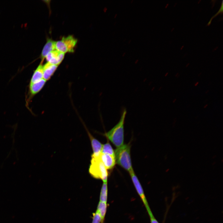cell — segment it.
<instances>
[{
  "label": "cell",
  "instance_id": "9a60e30c",
  "mask_svg": "<svg viewBox=\"0 0 223 223\" xmlns=\"http://www.w3.org/2000/svg\"><path fill=\"white\" fill-rule=\"evenodd\" d=\"M101 153L109 154L115 157L114 151L108 142L103 144Z\"/></svg>",
  "mask_w": 223,
  "mask_h": 223
},
{
  "label": "cell",
  "instance_id": "d6986e66",
  "mask_svg": "<svg viewBox=\"0 0 223 223\" xmlns=\"http://www.w3.org/2000/svg\"><path fill=\"white\" fill-rule=\"evenodd\" d=\"M199 84V82H197L195 84V86H196Z\"/></svg>",
  "mask_w": 223,
  "mask_h": 223
},
{
  "label": "cell",
  "instance_id": "8fae6325",
  "mask_svg": "<svg viewBox=\"0 0 223 223\" xmlns=\"http://www.w3.org/2000/svg\"><path fill=\"white\" fill-rule=\"evenodd\" d=\"M46 81L42 79L40 81L34 83H30V91L32 95H35L39 92L44 86Z\"/></svg>",
  "mask_w": 223,
  "mask_h": 223
},
{
  "label": "cell",
  "instance_id": "44dd1931",
  "mask_svg": "<svg viewBox=\"0 0 223 223\" xmlns=\"http://www.w3.org/2000/svg\"><path fill=\"white\" fill-rule=\"evenodd\" d=\"M176 100V99H175L174 100V101H173V102H174Z\"/></svg>",
  "mask_w": 223,
  "mask_h": 223
},
{
  "label": "cell",
  "instance_id": "7a4b0ae2",
  "mask_svg": "<svg viewBox=\"0 0 223 223\" xmlns=\"http://www.w3.org/2000/svg\"><path fill=\"white\" fill-rule=\"evenodd\" d=\"M131 146L129 144H124L115 150L116 163L125 170L130 172L133 170L130 156Z\"/></svg>",
  "mask_w": 223,
  "mask_h": 223
},
{
  "label": "cell",
  "instance_id": "5bb4252c",
  "mask_svg": "<svg viewBox=\"0 0 223 223\" xmlns=\"http://www.w3.org/2000/svg\"><path fill=\"white\" fill-rule=\"evenodd\" d=\"M108 188L107 182H103L101 189L99 201L107 203V198Z\"/></svg>",
  "mask_w": 223,
  "mask_h": 223
},
{
  "label": "cell",
  "instance_id": "8992f818",
  "mask_svg": "<svg viewBox=\"0 0 223 223\" xmlns=\"http://www.w3.org/2000/svg\"><path fill=\"white\" fill-rule=\"evenodd\" d=\"M64 55V53L55 50L49 53L45 58L47 62L58 66L63 60Z\"/></svg>",
  "mask_w": 223,
  "mask_h": 223
},
{
  "label": "cell",
  "instance_id": "ffe728a7",
  "mask_svg": "<svg viewBox=\"0 0 223 223\" xmlns=\"http://www.w3.org/2000/svg\"><path fill=\"white\" fill-rule=\"evenodd\" d=\"M208 106V105H207V104L206 105H205V106H204V108L206 107V106Z\"/></svg>",
  "mask_w": 223,
  "mask_h": 223
},
{
  "label": "cell",
  "instance_id": "ba28073f",
  "mask_svg": "<svg viewBox=\"0 0 223 223\" xmlns=\"http://www.w3.org/2000/svg\"><path fill=\"white\" fill-rule=\"evenodd\" d=\"M56 42L51 38H48L46 42L42 49L40 55L41 62L42 63L45 58L50 52L56 50Z\"/></svg>",
  "mask_w": 223,
  "mask_h": 223
},
{
  "label": "cell",
  "instance_id": "9c48e42d",
  "mask_svg": "<svg viewBox=\"0 0 223 223\" xmlns=\"http://www.w3.org/2000/svg\"><path fill=\"white\" fill-rule=\"evenodd\" d=\"M87 132L91 141L93 151V154L92 155L94 156H98L101 153L103 144L94 138L88 131Z\"/></svg>",
  "mask_w": 223,
  "mask_h": 223
},
{
  "label": "cell",
  "instance_id": "7c38bea8",
  "mask_svg": "<svg viewBox=\"0 0 223 223\" xmlns=\"http://www.w3.org/2000/svg\"><path fill=\"white\" fill-rule=\"evenodd\" d=\"M43 79V65L41 62L35 70L30 83H34L38 82Z\"/></svg>",
  "mask_w": 223,
  "mask_h": 223
},
{
  "label": "cell",
  "instance_id": "30bf717a",
  "mask_svg": "<svg viewBox=\"0 0 223 223\" xmlns=\"http://www.w3.org/2000/svg\"><path fill=\"white\" fill-rule=\"evenodd\" d=\"M58 66L52 64L48 62L43 65V79L49 80L54 74Z\"/></svg>",
  "mask_w": 223,
  "mask_h": 223
},
{
  "label": "cell",
  "instance_id": "4fadbf2b",
  "mask_svg": "<svg viewBox=\"0 0 223 223\" xmlns=\"http://www.w3.org/2000/svg\"><path fill=\"white\" fill-rule=\"evenodd\" d=\"M107 203L99 201L98 203L96 210L98 211L101 216V223H103L107 212Z\"/></svg>",
  "mask_w": 223,
  "mask_h": 223
},
{
  "label": "cell",
  "instance_id": "6da1fadb",
  "mask_svg": "<svg viewBox=\"0 0 223 223\" xmlns=\"http://www.w3.org/2000/svg\"><path fill=\"white\" fill-rule=\"evenodd\" d=\"M127 111L123 110L118 122L111 130L105 133L107 138L116 147H119L124 145V125Z\"/></svg>",
  "mask_w": 223,
  "mask_h": 223
},
{
  "label": "cell",
  "instance_id": "52a82bcc",
  "mask_svg": "<svg viewBox=\"0 0 223 223\" xmlns=\"http://www.w3.org/2000/svg\"><path fill=\"white\" fill-rule=\"evenodd\" d=\"M99 157L107 170L114 168L116 163L115 156L101 153Z\"/></svg>",
  "mask_w": 223,
  "mask_h": 223
},
{
  "label": "cell",
  "instance_id": "2e32d148",
  "mask_svg": "<svg viewBox=\"0 0 223 223\" xmlns=\"http://www.w3.org/2000/svg\"><path fill=\"white\" fill-rule=\"evenodd\" d=\"M101 218L97 211L93 214L92 223H101Z\"/></svg>",
  "mask_w": 223,
  "mask_h": 223
},
{
  "label": "cell",
  "instance_id": "5b68a950",
  "mask_svg": "<svg viewBox=\"0 0 223 223\" xmlns=\"http://www.w3.org/2000/svg\"><path fill=\"white\" fill-rule=\"evenodd\" d=\"M131 179L136 191L143 202L147 211L150 209L145 196L142 186L133 170L129 172Z\"/></svg>",
  "mask_w": 223,
  "mask_h": 223
},
{
  "label": "cell",
  "instance_id": "e0dca14e",
  "mask_svg": "<svg viewBox=\"0 0 223 223\" xmlns=\"http://www.w3.org/2000/svg\"><path fill=\"white\" fill-rule=\"evenodd\" d=\"M147 212L150 217L151 223H159L154 217L151 210L148 211Z\"/></svg>",
  "mask_w": 223,
  "mask_h": 223
},
{
  "label": "cell",
  "instance_id": "ac0fdd59",
  "mask_svg": "<svg viewBox=\"0 0 223 223\" xmlns=\"http://www.w3.org/2000/svg\"><path fill=\"white\" fill-rule=\"evenodd\" d=\"M222 12H223V1H222V3H221V7H220L219 10L216 13V14H215V15H214L212 17V18L209 21V22H208V25H209V24H210L211 23V21H212V19H213V18H214V17H215L218 14H220V13H222Z\"/></svg>",
  "mask_w": 223,
  "mask_h": 223
},
{
  "label": "cell",
  "instance_id": "3957f363",
  "mask_svg": "<svg viewBox=\"0 0 223 223\" xmlns=\"http://www.w3.org/2000/svg\"><path fill=\"white\" fill-rule=\"evenodd\" d=\"M89 172L94 178L101 179L103 182H107L108 176L107 170L101 160L99 155L96 157L91 155Z\"/></svg>",
  "mask_w": 223,
  "mask_h": 223
},
{
  "label": "cell",
  "instance_id": "277c9868",
  "mask_svg": "<svg viewBox=\"0 0 223 223\" xmlns=\"http://www.w3.org/2000/svg\"><path fill=\"white\" fill-rule=\"evenodd\" d=\"M77 40L73 36L69 35L64 37L60 40L56 42V50L64 54L73 53Z\"/></svg>",
  "mask_w": 223,
  "mask_h": 223
}]
</instances>
